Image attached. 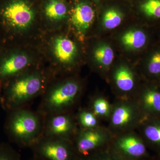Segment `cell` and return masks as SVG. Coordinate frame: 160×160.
<instances>
[{"mask_svg":"<svg viewBox=\"0 0 160 160\" xmlns=\"http://www.w3.org/2000/svg\"><path fill=\"white\" fill-rule=\"evenodd\" d=\"M45 122V117L38 111L24 107L8 112L5 129L12 142L30 148L42 137Z\"/></svg>","mask_w":160,"mask_h":160,"instance_id":"cell-1","label":"cell"},{"mask_svg":"<svg viewBox=\"0 0 160 160\" xmlns=\"http://www.w3.org/2000/svg\"><path fill=\"white\" fill-rule=\"evenodd\" d=\"M45 78L38 72L22 75L15 79L1 99L3 109L9 112L26 107L28 103L44 92Z\"/></svg>","mask_w":160,"mask_h":160,"instance_id":"cell-2","label":"cell"},{"mask_svg":"<svg viewBox=\"0 0 160 160\" xmlns=\"http://www.w3.org/2000/svg\"><path fill=\"white\" fill-rule=\"evenodd\" d=\"M79 92V85L73 80L59 83L45 93L38 111L45 118L67 112V109L77 100Z\"/></svg>","mask_w":160,"mask_h":160,"instance_id":"cell-3","label":"cell"},{"mask_svg":"<svg viewBox=\"0 0 160 160\" xmlns=\"http://www.w3.org/2000/svg\"><path fill=\"white\" fill-rule=\"evenodd\" d=\"M30 148L34 158L41 160H72V147L69 140L42 136Z\"/></svg>","mask_w":160,"mask_h":160,"instance_id":"cell-4","label":"cell"},{"mask_svg":"<svg viewBox=\"0 0 160 160\" xmlns=\"http://www.w3.org/2000/svg\"><path fill=\"white\" fill-rule=\"evenodd\" d=\"M3 19L15 29H28L34 22L35 15L32 7L25 0H12L2 10Z\"/></svg>","mask_w":160,"mask_h":160,"instance_id":"cell-5","label":"cell"},{"mask_svg":"<svg viewBox=\"0 0 160 160\" xmlns=\"http://www.w3.org/2000/svg\"><path fill=\"white\" fill-rule=\"evenodd\" d=\"M73 129V121L67 112L51 115L45 118L42 136L69 140Z\"/></svg>","mask_w":160,"mask_h":160,"instance_id":"cell-6","label":"cell"},{"mask_svg":"<svg viewBox=\"0 0 160 160\" xmlns=\"http://www.w3.org/2000/svg\"><path fill=\"white\" fill-rule=\"evenodd\" d=\"M95 17L93 8L86 2L77 3L72 9V23L80 36H84L92 24Z\"/></svg>","mask_w":160,"mask_h":160,"instance_id":"cell-7","label":"cell"},{"mask_svg":"<svg viewBox=\"0 0 160 160\" xmlns=\"http://www.w3.org/2000/svg\"><path fill=\"white\" fill-rule=\"evenodd\" d=\"M28 56L22 53L12 54L0 64V79H7L17 76L29 66Z\"/></svg>","mask_w":160,"mask_h":160,"instance_id":"cell-8","label":"cell"},{"mask_svg":"<svg viewBox=\"0 0 160 160\" xmlns=\"http://www.w3.org/2000/svg\"><path fill=\"white\" fill-rule=\"evenodd\" d=\"M76 46L69 38L58 37L53 42V52L60 62L69 64L72 62L77 53Z\"/></svg>","mask_w":160,"mask_h":160,"instance_id":"cell-9","label":"cell"},{"mask_svg":"<svg viewBox=\"0 0 160 160\" xmlns=\"http://www.w3.org/2000/svg\"><path fill=\"white\" fill-rule=\"evenodd\" d=\"M102 140L101 134L92 129H86L79 135L76 143V149L80 154L86 156L98 146Z\"/></svg>","mask_w":160,"mask_h":160,"instance_id":"cell-10","label":"cell"},{"mask_svg":"<svg viewBox=\"0 0 160 160\" xmlns=\"http://www.w3.org/2000/svg\"><path fill=\"white\" fill-rule=\"evenodd\" d=\"M118 145L121 149L132 156H141L146 151L144 144L134 137L128 136L122 138L119 141Z\"/></svg>","mask_w":160,"mask_h":160,"instance_id":"cell-11","label":"cell"},{"mask_svg":"<svg viewBox=\"0 0 160 160\" xmlns=\"http://www.w3.org/2000/svg\"><path fill=\"white\" fill-rule=\"evenodd\" d=\"M46 17L52 21H60L66 18L67 8L61 0H47L44 8Z\"/></svg>","mask_w":160,"mask_h":160,"instance_id":"cell-12","label":"cell"},{"mask_svg":"<svg viewBox=\"0 0 160 160\" xmlns=\"http://www.w3.org/2000/svg\"><path fill=\"white\" fill-rule=\"evenodd\" d=\"M115 80L118 88L123 91H129L134 86V78L132 72L126 66L118 68L115 73Z\"/></svg>","mask_w":160,"mask_h":160,"instance_id":"cell-13","label":"cell"},{"mask_svg":"<svg viewBox=\"0 0 160 160\" xmlns=\"http://www.w3.org/2000/svg\"><path fill=\"white\" fill-rule=\"evenodd\" d=\"M122 42L124 46L129 49H139L146 44V36L141 30H130L123 35Z\"/></svg>","mask_w":160,"mask_h":160,"instance_id":"cell-14","label":"cell"},{"mask_svg":"<svg viewBox=\"0 0 160 160\" xmlns=\"http://www.w3.org/2000/svg\"><path fill=\"white\" fill-rule=\"evenodd\" d=\"M94 57L100 65L105 67L110 66L114 58V52L108 45L103 44L98 46L94 52Z\"/></svg>","mask_w":160,"mask_h":160,"instance_id":"cell-15","label":"cell"},{"mask_svg":"<svg viewBox=\"0 0 160 160\" xmlns=\"http://www.w3.org/2000/svg\"><path fill=\"white\" fill-rule=\"evenodd\" d=\"M122 19V13L119 10L115 8H109L103 15V25L107 29H115L119 26Z\"/></svg>","mask_w":160,"mask_h":160,"instance_id":"cell-16","label":"cell"},{"mask_svg":"<svg viewBox=\"0 0 160 160\" xmlns=\"http://www.w3.org/2000/svg\"><path fill=\"white\" fill-rule=\"evenodd\" d=\"M132 115V111L128 106H120L115 110L112 118V122L114 126H125L130 122Z\"/></svg>","mask_w":160,"mask_h":160,"instance_id":"cell-17","label":"cell"},{"mask_svg":"<svg viewBox=\"0 0 160 160\" xmlns=\"http://www.w3.org/2000/svg\"><path fill=\"white\" fill-rule=\"evenodd\" d=\"M140 8L147 16L160 18V0H145Z\"/></svg>","mask_w":160,"mask_h":160,"instance_id":"cell-18","label":"cell"},{"mask_svg":"<svg viewBox=\"0 0 160 160\" xmlns=\"http://www.w3.org/2000/svg\"><path fill=\"white\" fill-rule=\"evenodd\" d=\"M144 105L147 108L160 112V93L154 90H149L143 97Z\"/></svg>","mask_w":160,"mask_h":160,"instance_id":"cell-19","label":"cell"},{"mask_svg":"<svg viewBox=\"0 0 160 160\" xmlns=\"http://www.w3.org/2000/svg\"><path fill=\"white\" fill-rule=\"evenodd\" d=\"M0 160H22L21 156L8 144L0 143Z\"/></svg>","mask_w":160,"mask_h":160,"instance_id":"cell-20","label":"cell"},{"mask_svg":"<svg viewBox=\"0 0 160 160\" xmlns=\"http://www.w3.org/2000/svg\"><path fill=\"white\" fill-rule=\"evenodd\" d=\"M78 121L81 126L86 129H91L96 126L97 120L94 113L83 111L79 114Z\"/></svg>","mask_w":160,"mask_h":160,"instance_id":"cell-21","label":"cell"},{"mask_svg":"<svg viewBox=\"0 0 160 160\" xmlns=\"http://www.w3.org/2000/svg\"><path fill=\"white\" fill-rule=\"evenodd\" d=\"M93 109L95 115L107 116L110 111V106L106 100L100 98L94 101Z\"/></svg>","mask_w":160,"mask_h":160,"instance_id":"cell-22","label":"cell"},{"mask_svg":"<svg viewBox=\"0 0 160 160\" xmlns=\"http://www.w3.org/2000/svg\"><path fill=\"white\" fill-rule=\"evenodd\" d=\"M146 138L151 142L160 143V126H149L145 130Z\"/></svg>","mask_w":160,"mask_h":160,"instance_id":"cell-23","label":"cell"},{"mask_svg":"<svg viewBox=\"0 0 160 160\" xmlns=\"http://www.w3.org/2000/svg\"><path fill=\"white\" fill-rule=\"evenodd\" d=\"M148 70L152 74L160 73V52H157L152 56L148 65Z\"/></svg>","mask_w":160,"mask_h":160,"instance_id":"cell-24","label":"cell"},{"mask_svg":"<svg viewBox=\"0 0 160 160\" xmlns=\"http://www.w3.org/2000/svg\"><path fill=\"white\" fill-rule=\"evenodd\" d=\"M32 160H41L39 159H38L36 158H34Z\"/></svg>","mask_w":160,"mask_h":160,"instance_id":"cell-25","label":"cell"},{"mask_svg":"<svg viewBox=\"0 0 160 160\" xmlns=\"http://www.w3.org/2000/svg\"><path fill=\"white\" fill-rule=\"evenodd\" d=\"M95 1H96V2H97V1H98V0H94Z\"/></svg>","mask_w":160,"mask_h":160,"instance_id":"cell-26","label":"cell"}]
</instances>
